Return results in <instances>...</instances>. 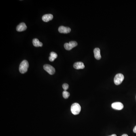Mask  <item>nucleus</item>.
Wrapping results in <instances>:
<instances>
[{
  "mask_svg": "<svg viewBox=\"0 0 136 136\" xmlns=\"http://www.w3.org/2000/svg\"><path fill=\"white\" fill-rule=\"evenodd\" d=\"M29 64L27 60H24L22 61L19 65V70L20 73L24 74L27 72L28 69L29 68Z\"/></svg>",
  "mask_w": 136,
  "mask_h": 136,
  "instance_id": "f257e3e1",
  "label": "nucleus"
},
{
  "mask_svg": "<svg viewBox=\"0 0 136 136\" xmlns=\"http://www.w3.org/2000/svg\"><path fill=\"white\" fill-rule=\"evenodd\" d=\"M81 110V107L78 103H73L71 107V111L74 115H78Z\"/></svg>",
  "mask_w": 136,
  "mask_h": 136,
  "instance_id": "f03ea898",
  "label": "nucleus"
},
{
  "mask_svg": "<svg viewBox=\"0 0 136 136\" xmlns=\"http://www.w3.org/2000/svg\"><path fill=\"white\" fill-rule=\"evenodd\" d=\"M124 76L121 73L117 74L114 77V81L115 84L119 85L123 81L124 79Z\"/></svg>",
  "mask_w": 136,
  "mask_h": 136,
  "instance_id": "7ed1b4c3",
  "label": "nucleus"
},
{
  "mask_svg": "<svg viewBox=\"0 0 136 136\" xmlns=\"http://www.w3.org/2000/svg\"><path fill=\"white\" fill-rule=\"evenodd\" d=\"M77 43L75 41H70L69 43H66L64 44V47L65 49L67 50H70L74 47L77 46Z\"/></svg>",
  "mask_w": 136,
  "mask_h": 136,
  "instance_id": "20e7f679",
  "label": "nucleus"
},
{
  "mask_svg": "<svg viewBox=\"0 0 136 136\" xmlns=\"http://www.w3.org/2000/svg\"><path fill=\"white\" fill-rule=\"evenodd\" d=\"M44 69L50 75H53L55 73V69L51 65H49V64H45L44 65Z\"/></svg>",
  "mask_w": 136,
  "mask_h": 136,
  "instance_id": "39448f33",
  "label": "nucleus"
},
{
  "mask_svg": "<svg viewBox=\"0 0 136 136\" xmlns=\"http://www.w3.org/2000/svg\"><path fill=\"white\" fill-rule=\"evenodd\" d=\"M112 107L113 109L117 110H121L123 109L124 106L121 102H115L112 103Z\"/></svg>",
  "mask_w": 136,
  "mask_h": 136,
  "instance_id": "423d86ee",
  "label": "nucleus"
},
{
  "mask_svg": "<svg viewBox=\"0 0 136 136\" xmlns=\"http://www.w3.org/2000/svg\"><path fill=\"white\" fill-rule=\"evenodd\" d=\"M58 31L61 33L67 34L69 33L71 31V29L69 27H65L63 26H61L59 28Z\"/></svg>",
  "mask_w": 136,
  "mask_h": 136,
  "instance_id": "0eeeda50",
  "label": "nucleus"
},
{
  "mask_svg": "<svg viewBox=\"0 0 136 136\" xmlns=\"http://www.w3.org/2000/svg\"><path fill=\"white\" fill-rule=\"evenodd\" d=\"M27 29V27L26 24L24 22H22L17 26L16 30L18 32H21L26 30Z\"/></svg>",
  "mask_w": 136,
  "mask_h": 136,
  "instance_id": "6e6552de",
  "label": "nucleus"
},
{
  "mask_svg": "<svg viewBox=\"0 0 136 136\" xmlns=\"http://www.w3.org/2000/svg\"><path fill=\"white\" fill-rule=\"evenodd\" d=\"M53 18V15L52 14H46L44 15L42 17V20L45 22H48L51 21Z\"/></svg>",
  "mask_w": 136,
  "mask_h": 136,
  "instance_id": "1a4fd4ad",
  "label": "nucleus"
},
{
  "mask_svg": "<svg viewBox=\"0 0 136 136\" xmlns=\"http://www.w3.org/2000/svg\"><path fill=\"white\" fill-rule=\"evenodd\" d=\"M73 67L76 69L79 70L84 69L85 68L84 63L81 62H75L73 65Z\"/></svg>",
  "mask_w": 136,
  "mask_h": 136,
  "instance_id": "9d476101",
  "label": "nucleus"
},
{
  "mask_svg": "<svg viewBox=\"0 0 136 136\" xmlns=\"http://www.w3.org/2000/svg\"><path fill=\"white\" fill-rule=\"evenodd\" d=\"M94 54L95 59L97 60H100L101 58V55L100 50L98 48H96L94 50Z\"/></svg>",
  "mask_w": 136,
  "mask_h": 136,
  "instance_id": "9b49d317",
  "label": "nucleus"
},
{
  "mask_svg": "<svg viewBox=\"0 0 136 136\" xmlns=\"http://www.w3.org/2000/svg\"><path fill=\"white\" fill-rule=\"evenodd\" d=\"M33 45L35 47L42 46L43 44L42 42H40L39 40L37 39H34L33 40Z\"/></svg>",
  "mask_w": 136,
  "mask_h": 136,
  "instance_id": "f8f14e48",
  "label": "nucleus"
},
{
  "mask_svg": "<svg viewBox=\"0 0 136 136\" xmlns=\"http://www.w3.org/2000/svg\"><path fill=\"white\" fill-rule=\"evenodd\" d=\"M58 57V55L56 53L54 52H52L50 53V56L49 58V60L50 61L53 62Z\"/></svg>",
  "mask_w": 136,
  "mask_h": 136,
  "instance_id": "ddd939ff",
  "label": "nucleus"
},
{
  "mask_svg": "<svg viewBox=\"0 0 136 136\" xmlns=\"http://www.w3.org/2000/svg\"><path fill=\"white\" fill-rule=\"evenodd\" d=\"M63 96L64 98H65V99H67L69 97L70 94L69 93V92H67V91H64L63 92Z\"/></svg>",
  "mask_w": 136,
  "mask_h": 136,
  "instance_id": "4468645a",
  "label": "nucleus"
},
{
  "mask_svg": "<svg viewBox=\"0 0 136 136\" xmlns=\"http://www.w3.org/2000/svg\"><path fill=\"white\" fill-rule=\"evenodd\" d=\"M62 87L64 91H66L69 88V85L65 83L62 85Z\"/></svg>",
  "mask_w": 136,
  "mask_h": 136,
  "instance_id": "2eb2a0df",
  "label": "nucleus"
},
{
  "mask_svg": "<svg viewBox=\"0 0 136 136\" xmlns=\"http://www.w3.org/2000/svg\"><path fill=\"white\" fill-rule=\"evenodd\" d=\"M133 131L135 133H136V125L134 129H133Z\"/></svg>",
  "mask_w": 136,
  "mask_h": 136,
  "instance_id": "dca6fc26",
  "label": "nucleus"
},
{
  "mask_svg": "<svg viewBox=\"0 0 136 136\" xmlns=\"http://www.w3.org/2000/svg\"><path fill=\"white\" fill-rule=\"evenodd\" d=\"M121 136H128V135L127 134H124Z\"/></svg>",
  "mask_w": 136,
  "mask_h": 136,
  "instance_id": "f3484780",
  "label": "nucleus"
},
{
  "mask_svg": "<svg viewBox=\"0 0 136 136\" xmlns=\"http://www.w3.org/2000/svg\"><path fill=\"white\" fill-rule=\"evenodd\" d=\"M117 136V135H116L113 134V135H110V136Z\"/></svg>",
  "mask_w": 136,
  "mask_h": 136,
  "instance_id": "a211bd4d",
  "label": "nucleus"
}]
</instances>
